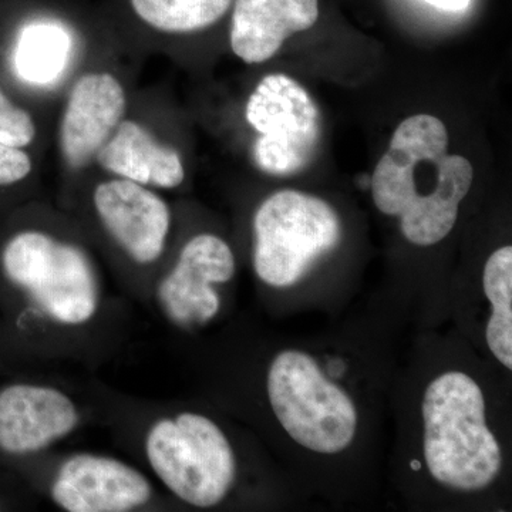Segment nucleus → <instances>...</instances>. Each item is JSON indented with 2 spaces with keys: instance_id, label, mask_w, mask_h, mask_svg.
<instances>
[{
  "instance_id": "1",
  "label": "nucleus",
  "mask_w": 512,
  "mask_h": 512,
  "mask_svg": "<svg viewBox=\"0 0 512 512\" xmlns=\"http://www.w3.org/2000/svg\"><path fill=\"white\" fill-rule=\"evenodd\" d=\"M89 251L26 201L0 215V299L60 326L89 323L100 305Z\"/></svg>"
},
{
  "instance_id": "2",
  "label": "nucleus",
  "mask_w": 512,
  "mask_h": 512,
  "mask_svg": "<svg viewBox=\"0 0 512 512\" xmlns=\"http://www.w3.org/2000/svg\"><path fill=\"white\" fill-rule=\"evenodd\" d=\"M447 150L443 121L416 114L396 128L372 175L377 210L399 217L404 238L419 247L439 244L453 231L473 185V165Z\"/></svg>"
},
{
  "instance_id": "3",
  "label": "nucleus",
  "mask_w": 512,
  "mask_h": 512,
  "mask_svg": "<svg viewBox=\"0 0 512 512\" xmlns=\"http://www.w3.org/2000/svg\"><path fill=\"white\" fill-rule=\"evenodd\" d=\"M424 458L431 476L461 491L488 487L501 468V450L485 423L480 386L448 372L427 387L423 400Z\"/></svg>"
},
{
  "instance_id": "4",
  "label": "nucleus",
  "mask_w": 512,
  "mask_h": 512,
  "mask_svg": "<svg viewBox=\"0 0 512 512\" xmlns=\"http://www.w3.org/2000/svg\"><path fill=\"white\" fill-rule=\"evenodd\" d=\"M154 476L184 503L210 508L227 497L237 477L234 451L220 427L184 412L151 424L144 440Z\"/></svg>"
},
{
  "instance_id": "5",
  "label": "nucleus",
  "mask_w": 512,
  "mask_h": 512,
  "mask_svg": "<svg viewBox=\"0 0 512 512\" xmlns=\"http://www.w3.org/2000/svg\"><path fill=\"white\" fill-rule=\"evenodd\" d=\"M252 231L256 275L275 288L296 284L342 237L339 215L328 202L295 190L265 198L255 211Z\"/></svg>"
},
{
  "instance_id": "6",
  "label": "nucleus",
  "mask_w": 512,
  "mask_h": 512,
  "mask_svg": "<svg viewBox=\"0 0 512 512\" xmlns=\"http://www.w3.org/2000/svg\"><path fill=\"white\" fill-rule=\"evenodd\" d=\"M268 396L286 433L315 453H340L355 439V404L305 353L286 350L275 357Z\"/></svg>"
},
{
  "instance_id": "7",
  "label": "nucleus",
  "mask_w": 512,
  "mask_h": 512,
  "mask_svg": "<svg viewBox=\"0 0 512 512\" xmlns=\"http://www.w3.org/2000/svg\"><path fill=\"white\" fill-rule=\"evenodd\" d=\"M254 133L251 157L262 173L289 177L311 165L322 140V117L311 94L292 77L268 74L245 104Z\"/></svg>"
},
{
  "instance_id": "8",
  "label": "nucleus",
  "mask_w": 512,
  "mask_h": 512,
  "mask_svg": "<svg viewBox=\"0 0 512 512\" xmlns=\"http://www.w3.org/2000/svg\"><path fill=\"white\" fill-rule=\"evenodd\" d=\"M83 39L76 30L46 13L0 20V74L23 100L64 93L83 63Z\"/></svg>"
},
{
  "instance_id": "9",
  "label": "nucleus",
  "mask_w": 512,
  "mask_h": 512,
  "mask_svg": "<svg viewBox=\"0 0 512 512\" xmlns=\"http://www.w3.org/2000/svg\"><path fill=\"white\" fill-rule=\"evenodd\" d=\"M127 83L103 62H89L63 93L56 128L57 154L64 173L77 177L94 168L101 148L130 109Z\"/></svg>"
},
{
  "instance_id": "10",
  "label": "nucleus",
  "mask_w": 512,
  "mask_h": 512,
  "mask_svg": "<svg viewBox=\"0 0 512 512\" xmlns=\"http://www.w3.org/2000/svg\"><path fill=\"white\" fill-rule=\"evenodd\" d=\"M89 204L104 237L131 264L153 266L164 258L173 211L160 191L101 173L90 184Z\"/></svg>"
},
{
  "instance_id": "11",
  "label": "nucleus",
  "mask_w": 512,
  "mask_h": 512,
  "mask_svg": "<svg viewBox=\"0 0 512 512\" xmlns=\"http://www.w3.org/2000/svg\"><path fill=\"white\" fill-rule=\"evenodd\" d=\"M94 168L157 191L175 190L185 183L183 151L165 134V116L131 100L126 117L101 148Z\"/></svg>"
},
{
  "instance_id": "12",
  "label": "nucleus",
  "mask_w": 512,
  "mask_h": 512,
  "mask_svg": "<svg viewBox=\"0 0 512 512\" xmlns=\"http://www.w3.org/2000/svg\"><path fill=\"white\" fill-rule=\"evenodd\" d=\"M235 255L218 235H194L184 242L173 266L158 284L157 298L164 313L177 325L207 323L220 312L214 285L227 284L235 275Z\"/></svg>"
},
{
  "instance_id": "13",
  "label": "nucleus",
  "mask_w": 512,
  "mask_h": 512,
  "mask_svg": "<svg viewBox=\"0 0 512 512\" xmlns=\"http://www.w3.org/2000/svg\"><path fill=\"white\" fill-rule=\"evenodd\" d=\"M154 490L136 467L119 458L80 453L64 460L50 495L67 512H128L150 503Z\"/></svg>"
},
{
  "instance_id": "14",
  "label": "nucleus",
  "mask_w": 512,
  "mask_h": 512,
  "mask_svg": "<svg viewBox=\"0 0 512 512\" xmlns=\"http://www.w3.org/2000/svg\"><path fill=\"white\" fill-rule=\"evenodd\" d=\"M80 424L76 403L46 384L15 382L0 387V456H35L72 434Z\"/></svg>"
},
{
  "instance_id": "15",
  "label": "nucleus",
  "mask_w": 512,
  "mask_h": 512,
  "mask_svg": "<svg viewBox=\"0 0 512 512\" xmlns=\"http://www.w3.org/2000/svg\"><path fill=\"white\" fill-rule=\"evenodd\" d=\"M232 6L229 46L247 64L268 62L319 18L318 0H234Z\"/></svg>"
},
{
  "instance_id": "16",
  "label": "nucleus",
  "mask_w": 512,
  "mask_h": 512,
  "mask_svg": "<svg viewBox=\"0 0 512 512\" xmlns=\"http://www.w3.org/2000/svg\"><path fill=\"white\" fill-rule=\"evenodd\" d=\"M232 3L234 0H127V9L144 47L163 52L165 40L197 35L217 25Z\"/></svg>"
},
{
  "instance_id": "17",
  "label": "nucleus",
  "mask_w": 512,
  "mask_h": 512,
  "mask_svg": "<svg viewBox=\"0 0 512 512\" xmlns=\"http://www.w3.org/2000/svg\"><path fill=\"white\" fill-rule=\"evenodd\" d=\"M484 292L493 305L485 338L501 365L512 369V248L497 249L488 258L483 275Z\"/></svg>"
},
{
  "instance_id": "18",
  "label": "nucleus",
  "mask_w": 512,
  "mask_h": 512,
  "mask_svg": "<svg viewBox=\"0 0 512 512\" xmlns=\"http://www.w3.org/2000/svg\"><path fill=\"white\" fill-rule=\"evenodd\" d=\"M42 130L32 106L13 92L0 74V144L36 154Z\"/></svg>"
},
{
  "instance_id": "19",
  "label": "nucleus",
  "mask_w": 512,
  "mask_h": 512,
  "mask_svg": "<svg viewBox=\"0 0 512 512\" xmlns=\"http://www.w3.org/2000/svg\"><path fill=\"white\" fill-rule=\"evenodd\" d=\"M36 177L35 153L0 144V215L28 201Z\"/></svg>"
},
{
  "instance_id": "20",
  "label": "nucleus",
  "mask_w": 512,
  "mask_h": 512,
  "mask_svg": "<svg viewBox=\"0 0 512 512\" xmlns=\"http://www.w3.org/2000/svg\"><path fill=\"white\" fill-rule=\"evenodd\" d=\"M426 2L446 12H463L470 6L471 0H426Z\"/></svg>"
},
{
  "instance_id": "21",
  "label": "nucleus",
  "mask_w": 512,
  "mask_h": 512,
  "mask_svg": "<svg viewBox=\"0 0 512 512\" xmlns=\"http://www.w3.org/2000/svg\"><path fill=\"white\" fill-rule=\"evenodd\" d=\"M10 0H0V12H3L6 8H9Z\"/></svg>"
},
{
  "instance_id": "22",
  "label": "nucleus",
  "mask_w": 512,
  "mask_h": 512,
  "mask_svg": "<svg viewBox=\"0 0 512 512\" xmlns=\"http://www.w3.org/2000/svg\"><path fill=\"white\" fill-rule=\"evenodd\" d=\"M412 467L413 468H420V464L419 463H412Z\"/></svg>"
},
{
  "instance_id": "23",
  "label": "nucleus",
  "mask_w": 512,
  "mask_h": 512,
  "mask_svg": "<svg viewBox=\"0 0 512 512\" xmlns=\"http://www.w3.org/2000/svg\"><path fill=\"white\" fill-rule=\"evenodd\" d=\"M3 510V503H2V500H0V511Z\"/></svg>"
}]
</instances>
